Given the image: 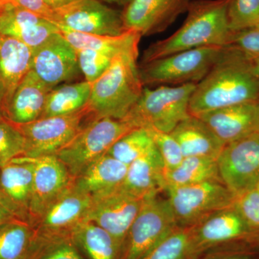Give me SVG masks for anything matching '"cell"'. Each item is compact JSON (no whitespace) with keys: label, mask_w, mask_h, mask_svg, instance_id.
Segmentation results:
<instances>
[{"label":"cell","mask_w":259,"mask_h":259,"mask_svg":"<svg viewBox=\"0 0 259 259\" xmlns=\"http://www.w3.org/2000/svg\"><path fill=\"white\" fill-rule=\"evenodd\" d=\"M196 117L203 121L225 146L259 131L258 101L223 107Z\"/></svg>","instance_id":"19"},{"label":"cell","mask_w":259,"mask_h":259,"mask_svg":"<svg viewBox=\"0 0 259 259\" xmlns=\"http://www.w3.org/2000/svg\"><path fill=\"white\" fill-rule=\"evenodd\" d=\"M252 71L259 79V56L258 57L249 58Z\"/></svg>","instance_id":"44"},{"label":"cell","mask_w":259,"mask_h":259,"mask_svg":"<svg viewBox=\"0 0 259 259\" xmlns=\"http://www.w3.org/2000/svg\"><path fill=\"white\" fill-rule=\"evenodd\" d=\"M35 236L34 228L20 220L0 225V259H28Z\"/></svg>","instance_id":"30"},{"label":"cell","mask_w":259,"mask_h":259,"mask_svg":"<svg viewBox=\"0 0 259 259\" xmlns=\"http://www.w3.org/2000/svg\"><path fill=\"white\" fill-rule=\"evenodd\" d=\"M165 179L166 190L168 187L195 185L209 181L223 182L218 159L199 156L184 158L177 168L167 172Z\"/></svg>","instance_id":"29"},{"label":"cell","mask_w":259,"mask_h":259,"mask_svg":"<svg viewBox=\"0 0 259 259\" xmlns=\"http://www.w3.org/2000/svg\"><path fill=\"white\" fill-rule=\"evenodd\" d=\"M105 3H109V4H115L117 5H122L126 6L131 0H100Z\"/></svg>","instance_id":"45"},{"label":"cell","mask_w":259,"mask_h":259,"mask_svg":"<svg viewBox=\"0 0 259 259\" xmlns=\"http://www.w3.org/2000/svg\"><path fill=\"white\" fill-rule=\"evenodd\" d=\"M147 129L164 164L165 175L177 168L184 159L180 145L170 133L154 128Z\"/></svg>","instance_id":"37"},{"label":"cell","mask_w":259,"mask_h":259,"mask_svg":"<svg viewBox=\"0 0 259 259\" xmlns=\"http://www.w3.org/2000/svg\"><path fill=\"white\" fill-rule=\"evenodd\" d=\"M197 259H259V250L253 243H234L213 248Z\"/></svg>","instance_id":"38"},{"label":"cell","mask_w":259,"mask_h":259,"mask_svg":"<svg viewBox=\"0 0 259 259\" xmlns=\"http://www.w3.org/2000/svg\"><path fill=\"white\" fill-rule=\"evenodd\" d=\"M91 196L75 187L74 182L42 212L32 228L37 234L71 235L87 220Z\"/></svg>","instance_id":"15"},{"label":"cell","mask_w":259,"mask_h":259,"mask_svg":"<svg viewBox=\"0 0 259 259\" xmlns=\"http://www.w3.org/2000/svg\"><path fill=\"white\" fill-rule=\"evenodd\" d=\"M128 166L110 155H104L74 178L75 187L90 194L111 190L122 185Z\"/></svg>","instance_id":"25"},{"label":"cell","mask_w":259,"mask_h":259,"mask_svg":"<svg viewBox=\"0 0 259 259\" xmlns=\"http://www.w3.org/2000/svg\"><path fill=\"white\" fill-rule=\"evenodd\" d=\"M5 101L6 99H5L4 93L0 90V118H3V110L5 107Z\"/></svg>","instance_id":"46"},{"label":"cell","mask_w":259,"mask_h":259,"mask_svg":"<svg viewBox=\"0 0 259 259\" xmlns=\"http://www.w3.org/2000/svg\"><path fill=\"white\" fill-rule=\"evenodd\" d=\"M25 139L18 126L0 119V168L12 160L23 156Z\"/></svg>","instance_id":"36"},{"label":"cell","mask_w":259,"mask_h":259,"mask_svg":"<svg viewBox=\"0 0 259 259\" xmlns=\"http://www.w3.org/2000/svg\"><path fill=\"white\" fill-rule=\"evenodd\" d=\"M71 237L88 259H118L120 246L105 229L91 221L76 227Z\"/></svg>","instance_id":"27"},{"label":"cell","mask_w":259,"mask_h":259,"mask_svg":"<svg viewBox=\"0 0 259 259\" xmlns=\"http://www.w3.org/2000/svg\"><path fill=\"white\" fill-rule=\"evenodd\" d=\"M234 207L250 229L259 234V190L254 188L238 196Z\"/></svg>","instance_id":"39"},{"label":"cell","mask_w":259,"mask_h":259,"mask_svg":"<svg viewBox=\"0 0 259 259\" xmlns=\"http://www.w3.org/2000/svg\"><path fill=\"white\" fill-rule=\"evenodd\" d=\"M228 19L232 32L259 26V0H229Z\"/></svg>","instance_id":"35"},{"label":"cell","mask_w":259,"mask_h":259,"mask_svg":"<svg viewBox=\"0 0 259 259\" xmlns=\"http://www.w3.org/2000/svg\"><path fill=\"white\" fill-rule=\"evenodd\" d=\"M10 4L23 8L49 20L54 10L49 6L47 0H4L0 5Z\"/></svg>","instance_id":"41"},{"label":"cell","mask_w":259,"mask_h":259,"mask_svg":"<svg viewBox=\"0 0 259 259\" xmlns=\"http://www.w3.org/2000/svg\"><path fill=\"white\" fill-rule=\"evenodd\" d=\"M226 47H207L181 51L139 66L144 86L197 83L221 57Z\"/></svg>","instance_id":"5"},{"label":"cell","mask_w":259,"mask_h":259,"mask_svg":"<svg viewBox=\"0 0 259 259\" xmlns=\"http://www.w3.org/2000/svg\"><path fill=\"white\" fill-rule=\"evenodd\" d=\"M258 110H259V100H258Z\"/></svg>","instance_id":"49"},{"label":"cell","mask_w":259,"mask_h":259,"mask_svg":"<svg viewBox=\"0 0 259 259\" xmlns=\"http://www.w3.org/2000/svg\"><path fill=\"white\" fill-rule=\"evenodd\" d=\"M52 89L30 70L18 83L5 106L3 118L18 125L41 118L48 95Z\"/></svg>","instance_id":"21"},{"label":"cell","mask_w":259,"mask_h":259,"mask_svg":"<svg viewBox=\"0 0 259 259\" xmlns=\"http://www.w3.org/2000/svg\"><path fill=\"white\" fill-rule=\"evenodd\" d=\"M74 1H75V0H47L49 6H50L53 10L61 8V7L69 4V3H72V2Z\"/></svg>","instance_id":"43"},{"label":"cell","mask_w":259,"mask_h":259,"mask_svg":"<svg viewBox=\"0 0 259 259\" xmlns=\"http://www.w3.org/2000/svg\"><path fill=\"white\" fill-rule=\"evenodd\" d=\"M0 119H3V118H0Z\"/></svg>","instance_id":"51"},{"label":"cell","mask_w":259,"mask_h":259,"mask_svg":"<svg viewBox=\"0 0 259 259\" xmlns=\"http://www.w3.org/2000/svg\"><path fill=\"white\" fill-rule=\"evenodd\" d=\"M258 236L233 206L192 226V251L197 259L208 250L223 245L240 243L256 245Z\"/></svg>","instance_id":"11"},{"label":"cell","mask_w":259,"mask_h":259,"mask_svg":"<svg viewBox=\"0 0 259 259\" xmlns=\"http://www.w3.org/2000/svg\"><path fill=\"white\" fill-rule=\"evenodd\" d=\"M33 192L30 209V225L33 227L46 209L71 184L74 178L56 156L32 158Z\"/></svg>","instance_id":"18"},{"label":"cell","mask_w":259,"mask_h":259,"mask_svg":"<svg viewBox=\"0 0 259 259\" xmlns=\"http://www.w3.org/2000/svg\"><path fill=\"white\" fill-rule=\"evenodd\" d=\"M168 202L178 226H195L211 214L234 206L236 194L217 181L168 187Z\"/></svg>","instance_id":"9"},{"label":"cell","mask_w":259,"mask_h":259,"mask_svg":"<svg viewBox=\"0 0 259 259\" xmlns=\"http://www.w3.org/2000/svg\"><path fill=\"white\" fill-rule=\"evenodd\" d=\"M256 245H257V248H258V249L259 250V236L258 237V239H257Z\"/></svg>","instance_id":"47"},{"label":"cell","mask_w":259,"mask_h":259,"mask_svg":"<svg viewBox=\"0 0 259 259\" xmlns=\"http://www.w3.org/2000/svg\"><path fill=\"white\" fill-rule=\"evenodd\" d=\"M120 186L129 193L144 199L166 191L164 164L155 145L129 165Z\"/></svg>","instance_id":"22"},{"label":"cell","mask_w":259,"mask_h":259,"mask_svg":"<svg viewBox=\"0 0 259 259\" xmlns=\"http://www.w3.org/2000/svg\"><path fill=\"white\" fill-rule=\"evenodd\" d=\"M218 164L223 183L236 197L255 188L259 180V131L226 144Z\"/></svg>","instance_id":"12"},{"label":"cell","mask_w":259,"mask_h":259,"mask_svg":"<svg viewBox=\"0 0 259 259\" xmlns=\"http://www.w3.org/2000/svg\"><path fill=\"white\" fill-rule=\"evenodd\" d=\"M61 35L74 48L75 51L83 49L91 50L114 51L122 53L139 51L141 34L134 30H127L117 36L96 35L74 31L63 26L56 25Z\"/></svg>","instance_id":"28"},{"label":"cell","mask_w":259,"mask_h":259,"mask_svg":"<svg viewBox=\"0 0 259 259\" xmlns=\"http://www.w3.org/2000/svg\"><path fill=\"white\" fill-rule=\"evenodd\" d=\"M28 259H85L71 235H40L35 238Z\"/></svg>","instance_id":"31"},{"label":"cell","mask_w":259,"mask_h":259,"mask_svg":"<svg viewBox=\"0 0 259 259\" xmlns=\"http://www.w3.org/2000/svg\"><path fill=\"white\" fill-rule=\"evenodd\" d=\"M178 226L168 199L158 196L145 200L121 246L118 259H143Z\"/></svg>","instance_id":"6"},{"label":"cell","mask_w":259,"mask_h":259,"mask_svg":"<svg viewBox=\"0 0 259 259\" xmlns=\"http://www.w3.org/2000/svg\"><path fill=\"white\" fill-rule=\"evenodd\" d=\"M76 52L81 74L90 83L96 81L108 69L116 56L121 54L114 51L91 49H83Z\"/></svg>","instance_id":"34"},{"label":"cell","mask_w":259,"mask_h":259,"mask_svg":"<svg viewBox=\"0 0 259 259\" xmlns=\"http://www.w3.org/2000/svg\"><path fill=\"white\" fill-rule=\"evenodd\" d=\"M34 162L20 156L0 168V200L17 219L30 224L33 192Z\"/></svg>","instance_id":"17"},{"label":"cell","mask_w":259,"mask_h":259,"mask_svg":"<svg viewBox=\"0 0 259 259\" xmlns=\"http://www.w3.org/2000/svg\"><path fill=\"white\" fill-rule=\"evenodd\" d=\"M32 54V49L23 42L0 33V90L6 99L3 110L18 83L30 71Z\"/></svg>","instance_id":"23"},{"label":"cell","mask_w":259,"mask_h":259,"mask_svg":"<svg viewBox=\"0 0 259 259\" xmlns=\"http://www.w3.org/2000/svg\"><path fill=\"white\" fill-rule=\"evenodd\" d=\"M229 0H193L185 23L171 36L151 44L145 50L141 64L181 51L207 47H227L229 28Z\"/></svg>","instance_id":"2"},{"label":"cell","mask_w":259,"mask_h":259,"mask_svg":"<svg viewBox=\"0 0 259 259\" xmlns=\"http://www.w3.org/2000/svg\"><path fill=\"white\" fill-rule=\"evenodd\" d=\"M170 134L180 145L184 157L218 159L225 146L208 126L196 116L190 115L182 121Z\"/></svg>","instance_id":"24"},{"label":"cell","mask_w":259,"mask_h":259,"mask_svg":"<svg viewBox=\"0 0 259 259\" xmlns=\"http://www.w3.org/2000/svg\"><path fill=\"white\" fill-rule=\"evenodd\" d=\"M255 189L259 190V180L258 183H257L256 187H255Z\"/></svg>","instance_id":"48"},{"label":"cell","mask_w":259,"mask_h":259,"mask_svg":"<svg viewBox=\"0 0 259 259\" xmlns=\"http://www.w3.org/2000/svg\"><path fill=\"white\" fill-rule=\"evenodd\" d=\"M90 95L91 83L86 80L56 86L48 95L41 118L76 113L88 106Z\"/></svg>","instance_id":"26"},{"label":"cell","mask_w":259,"mask_h":259,"mask_svg":"<svg viewBox=\"0 0 259 259\" xmlns=\"http://www.w3.org/2000/svg\"><path fill=\"white\" fill-rule=\"evenodd\" d=\"M146 199L129 193L120 185L93 194L86 221H91L108 232L121 248Z\"/></svg>","instance_id":"13"},{"label":"cell","mask_w":259,"mask_h":259,"mask_svg":"<svg viewBox=\"0 0 259 259\" xmlns=\"http://www.w3.org/2000/svg\"><path fill=\"white\" fill-rule=\"evenodd\" d=\"M49 21L91 35L117 36L127 31L124 26L122 11L107 6L100 0H75L54 9Z\"/></svg>","instance_id":"10"},{"label":"cell","mask_w":259,"mask_h":259,"mask_svg":"<svg viewBox=\"0 0 259 259\" xmlns=\"http://www.w3.org/2000/svg\"><path fill=\"white\" fill-rule=\"evenodd\" d=\"M3 1H4V0H0V3H1L2 2H3Z\"/></svg>","instance_id":"50"},{"label":"cell","mask_w":259,"mask_h":259,"mask_svg":"<svg viewBox=\"0 0 259 259\" xmlns=\"http://www.w3.org/2000/svg\"><path fill=\"white\" fill-rule=\"evenodd\" d=\"M13 219H17V218L15 217L10 209L0 200V225Z\"/></svg>","instance_id":"42"},{"label":"cell","mask_w":259,"mask_h":259,"mask_svg":"<svg viewBox=\"0 0 259 259\" xmlns=\"http://www.w3.org/2000/svg\"><path fill=\"white\" fill-rule=\"evenodd\" d=\"M192 0H131L122 11L124 26L142 35L166 30L187 13Z\"/></svg>","instance_id":"16"},{"label":"cell","mask_w":259,"mask_h":259,"mask_svg":"<svg viewBox=\"0 0 259 259\" xmlns=\"http://www.w3.org/2000/svg\"><path fill=\"white\" fill-rule=\"evenodd\" d=\"M259 100V79L252 71L250 59L227 46L207 74L196 84L191 96V115Z\"/></svg>","instance_id":"1"},{"label":"cell","mask_w":259,"mask_h":259,"mask_svg":"<svg viewBox=\"0 0 259 259\" xmlns=\"http://www.w3.org/2000/svg\"><path fill=\"white\" fill-rule=\"evenodd\" d=\"M136 128L128 122L102 117L93 121L56 154L71 176L76 177L108 152L116 141Z\"/></svg>","instance_id":"8"},{"label":"cell","mask_w":259,"mask_h":259,"mask_svg":"<svg viewBox=\"0 0 259 259\" xmlns=\"http://www.w3.org/2000/svg\"><path fill=\"white\" fill-rule=\"evenodd\" d=\"M30 70L53 88L71 81L81 73L76 51L61 32L32 50Z\"/></svg>","instance_id":"14"},{"label":"cell","mask_w":259,"mask_h":259,"mask_svg":"<svg viewBox=\"0 0 259 259\" xmlns=\"http://www.w3.org/2000/svg\"><path fill=\"white\" fill-rule=\"evenodd\" d=\"M228 46L236 48L249 58L259 56V26L232 32Z\"/></svg>","instance_id":"40"},{"label":"cell","mask_w":259,"mask_h":259,"mask_svg":"<svg viewBox=\"0 0 259 259\" xmlns=\"http://www.w3.org/2000/svg\"><path fill=\"white\" fill-rule=\"evenodd\" d=\"M139 51L116 56L108 69L91 83L89 106L97 118H125L144 90L137 59Z\"/></svg>","instance_id":"3"},{"label":"cell","mask_w":259,"mask_h":259,"mask_svg":"<svg viewBox=\"0 0 259 259\" xmlns=\"http://www.w3.org/2000/svg\"><path fill=\"white\" fill-rule=\"evenodd\" d=\"M153 146L154 143L147 129L138 127L116 141L107 153L129 166Z\"/></svg>","instance_id":"32"},{"label":"cell","mask_w":259,"mask_h":259,"mask_svg":"<svg viewBox=\"0 0 259 259\" xmlns=\"http://www.w3.org/2000/svg\"><path fill=\"white\" fill-rule=\"evenodd\" d=\"M60 30L40 15L10 4L0 5V33L34 50Z\"/></svg>","instance_id":"20"},{"label":"cell","mask_w":259,"mask_h":259,"mask_svg":"<svg viewBox=\"0 0 259 259\" xmlns=\"http://www.w3.org/2000/svg\"><path fill=\"white\" fill-rule=\"evenodd\" d=\"M191 236L192 227L180 228L143 259H196Z\"/></svg>","instance_id":"33"},{"label":"cell","mask_w":259,"mask_h":259,"mask_svg":"<svg viewBox=\"0 0 259 259\" xmlns=\"http://www.w3.org/2000/svg\"><path fill=\"white\" fill-rule=\"evenodd\" d=\"M97 119L91 107L64 116L46 117L18 125L25 139L23 156L37 158L56 156L84 127Z\"/></svg>","instance_id":"7"},{"label":"cell","mask_w":259,"mask_h":259,"mask_svg":"<svg viewBox=\"0 0 259 259\" xmlns=\"http://www.w3.org/2000/svg\"><path fill=\"white\" fill-rule=\"evenodd\" d=\"M196 84L163 85L155 89L146 87L139 101L123 120L136 128H154L171 133L191 115L189 107Z\"/></svg>","instance_id":"4"}]
</instances>
